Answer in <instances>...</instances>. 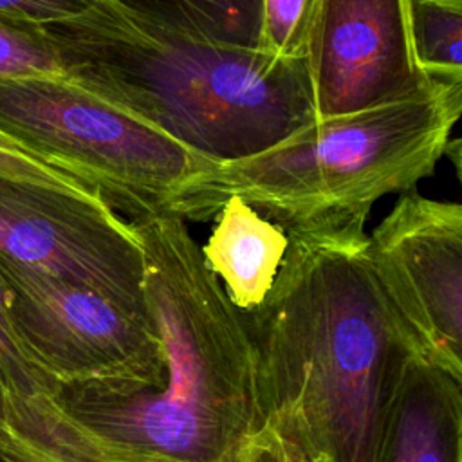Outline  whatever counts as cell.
<instances>
[{"label": "cell", "mask_w": 462, "mask_h": 462, "mask_svg": "<svg viewBox=\"0 0 462 462\" xmlns=\"http://www.w3.org/2000/svg\"><path fill=\"white\" fill-rule=\"evenodd\" d=\"M368 215L292 227L265 300L244 314L263 420L319 462H375L415 352L368 256Z\"/></svg>", "instance_id": "6da1fadb"}, {"label": "cell", "mask_w": 462, "mask_h": 462, "mask_svg": "<svg viewBox=\"0 0 462 462\" xmlns=\"http://www.w3.org/2000/svg\"><path fill=\"white\" fill-rule=\"evenodd\" d=\"M130 226L143 251L144 314L161 345L159 384L58 383L49 402L112 462H235L263 422L245 318L179 215L161 209Z\"/></svg>", "instance_id": "7a4b0ae2"}, {"label": "cell", "mask_w": 462, "mask_h": 462, "mask_svg": "<svg viewBox=\"0 0 462 462\" xmlns=\"http://www.w3.org/2000/svg\"><path fill=\"white\" fill-rule=\"evenodd\" d=\"M60 76L195 155H256L316 121L305 58L213 40L121 0L45 23Z\"/></svg>", "instance_id": "3957f363"}, {"label": "cell", "mask_w": 462, "mask_h": 462, "mask_svg": "<svg viewBox=\"0 0 462 462\" xmlns=\"http://www.w3.org/2000/svg\"><path fill=\"white\" fill-rule=\"evenodd\" d=\"M460 110L462 78H435L410 97L316 119L256 155L209 164L189 175L164 209L182 220H209L240 199L283 231L368 215L377 199L408 191L435 171Z\"/></svg>", "instance_id": "277c9868"}, {"label": "cell", "mask_w": 462, "mask_h": 462, "mask_svg": "<svg viewBox=\"0 0 462 462\" xmlns=\"http://www.w3.org/2000/svg\"><path fill=\"white\" fill-rule=\"evenodd\" d=\"M0 134L97 193L128 222L166 208L213 164L58 76L0 78Z\"/></svg>", "instance_id": "5b68a950"}, {"label": "cell", "mask_w": 462, "mask_h": 462, "mask_svg": "<svg viewBox=\"0 0 462 462\" xmlns=\"http://www.w3.org/2000/svg\"><path fill=\"white\" fill-rule=\"evenodd\" d=\"M0 282L14 341L51 388L159 384L161 345L144 316L2 253Z\"/></svg>", "instance_id": "8992f818"}, {"label": "cell", "mask_w": 462, "mask_h": 462, "mask_svg": "<svg viewBox=\"0 0 462 462\" xmlns=\"http://www.w3.org/2000/svg\"><path fill=\"white\" fill-rule=\"evenodd\" d=\"M0 253L146 318L137 235L85 186L0 177Z\"/></svg>", "instance_id": "52a82bcc"}, {"label": "cell", "mask_w": 462, "mask_h": 462, "mask_svg": "<svg viewBox=\"0 0 462 462\" xmlns=\"http://www.w3.org/2000/svg\"><path fill=\"white\" fill-rule=\"evenodd\" d=\"M368 256L417 359L462 379V206L402 195Z\"/></svg>", "instance_id": "ba28073f"}, {"label": "cell", "mask_w": 462, "mask_h": 462, "mask_svg": "<svg viewBox=\"0 0 462 462\" xmlns=\"http://www.w3.org/2000/svg\"><path fill=\"white\" fill-rule=\"evenodd\" d=\"M305 63L318 121L410 97L435 79L415 56L410 0H319Z\"/></svg>", "instance_id": "9c48e42d"}, {"label": "cell", "mask_w": 462, "mask_h": 462, "mask_svg": "<svg viewBox=\"0 0 462 462\" xmlns=\"http://www.w3.org/2000/svg\"><path fill=\"white\" fill-rule=\"evenodd\" d=\"M375 462H462V379L411 359L386 410Z\"/></svg>", "instance_id": "30bf717a"}, {"label": "cell", "mask_w": 462, "mask_h": 462, "mask_svg": "<svg viewBox=\"0 0 462 462\" xmlns=\"http://www.w3.org/2000/svg\"><path fill=\"white\" fill-rule=\"evenodd\" d=\"M287 233L240 199H229L200 249L231 303L244 314L267 296L287 249Z\"/></svg>", "instance_id": "8fae6325"}, {"label": "cell", "mask_w": 462, "mask_h": 462, "mask_svg": "<svg viewBox=\"0 0 462 462\" xmlns=\"http://www.w3.org/2000/svg\"><path fill=\"white\" fill-rule=\"evenodd\" d=\"M0 386L4 390L11 433L34 442H47L58 430V417L49 402L51 386L22 356L7 321L0 282Z\"/></svg>", "instance_id": "7c38bea8"}, {"label": "cell", "mask_w": 462, "mask_h": 462, "mask_svg": "<svg viewBox=\"0 0 462 462\" xmlns=\"http://www.w3.org/2000/svg\"><path fill=\"white\" fill-rule=\"evenodd\" d=\"M180 29L258 49L262 0H121Z\"/></svg>", "instance_id": "4fadbf2b"}, {"label": "cell", "mask_w": 462, "mask_h": 462, "mask_svg": "<svg viewBox=\"0 0 462 462\" xmlns=\"http://www.w3.org/2000/svg\"><path fill=\"white\" fill-rule=\"evenodd\" d=\"M411 42L431 78H462V0H410Z\"/></svg>", "instance_id": "5bb4252c"}, {"label": "cell", "mask_w": 462, "mask_h": 462, "mask_svg": "<svg viewBox=\"0 0 462 462\" xmlns=\"http://www.w3.org/2000/svg\"><path fill=\"white\" fill-rule=\"evenodd\" d=\"M319 0H262L258 49L280 58H305Z\"/></svg>", "instance_id": "9a60e30c"}, {"label": "cell", "mask_w": 462, "mask_h": 462, "mask_svg": "<svg viewBox=\"0 0 462 462\" xmlns=\"http://www.w3.org/2000/svg\"><path fill=\"white\" fill-rule=\"evenodd\" d=\"M235 462H319L287 428L263 420L247 439Z\"/></svg>", "instance_id": "2e32d148"}, {"label": "cell", "mask_w": 462, "mask_h": 462, "mask_svg": "<svg viewBox=\"0 0 462 462\" xmlns=\"http://www.w3.org/2000/svg\"><path fill=\"white\" fill-rule=\"evenodd\" d=\"M0 462H110L79 440L76 444L47 446L14 433L0 437Z\"/></svg>", "instance_id": "e0dca14e"}, {"label": "cell", "mask_w": 462, "mask_h": 462, "mask_svg": "<svg viewBox=\"0 0 462 462\" xmlns=\"http://www.w3.org/2000/svg\"><path fill=\"white\" fill-rule=\"evenodd\" d=\"M0 177L47 186H83L74 177L18 146L4 134H0Z\"/></svg>", "instance_id": "ac0fdd59"}, {"label": "cell", "mask_w": 462, "mask_h": 462, "mask_svg": "<svg viewBox=\"0 0 462 462\" xmlns=\"http://www.w3.org/2000/svg\"><path fill=\"white\" fill-rule=\"evenodd\" d=\"M97 0H0V22L45 25L74 18Z\"/></svg>", "instance_id": "d6986e66"}, {"label": "cell", "mask_w": 462, "mask_h": 462, "mask_svg": "<svg viewBox=\"0 0 462 462\" xmlns=\"http://www.w3.org/2000/svg\"><path fill=\"white\" fill-rule=\"evenodd\" d=\"M11 431V415H9V406L4 395V390L0 386V437Z\"/></svg>", "instance_id": "ffe728a7"}, {"label": "cell", "mask_w": 462, "mask_h": 462, "mask_svg": "<svg viewBox=\"0 0 462 462\" xmlns=\"http://www.w3.org/2000/svg\"><path fill=\"white\" fill-rule=\"evenodd\" d=\"M110 462H112V460H110Z\"/></svg>", "instance_id": "44dd1931"}]
</instances>
